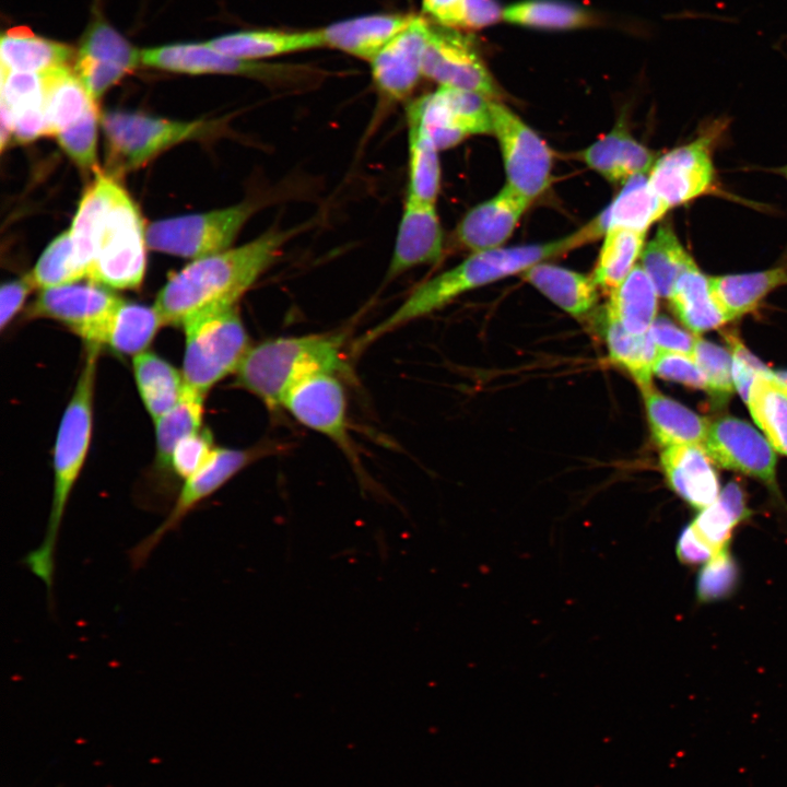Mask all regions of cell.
Masks as SVG:
<instances>
[{"instance_id":"cell-1","label":"cell","mask_w":787,"mask_h":787,"mask_svg":"<svg viewBox=\"0 0 787 787\" xmlns=\"http://www.w3.org/2000/svg\"><path fill=\"white\" fill-rule=\"evenodd\" d=\"M296 231L269 230L242 246L195 259L174 273L153 305L163 324L183 326L192 317L235 307Z\"/></svg>"},{"instance_id":"cell-2","label":"cell","mask_w":787,"mask_h":787,"mask_svg":"<svg viewBox=\"0 0 787 787\" xmlns=\"http://www.w3.org/2000/svg\"><path fill=\"white\" fill-rule=\"evenodd\" d=\"M591 231L588 224L574 234L548 243L500 247L473 252L456 267L415 287L392 314L356 342L355 350L365 348L381 336L411 320L437 310L467 291L512 274L522 273L537 263L594 240L597 237Z\"/></svg>"},{"instance_id":"cell-3","label":"cell","mask_w":787,"mask_h":787,"mask_svg":"<svg viewBox=\"0 0 787 787\" xmlns=\"http://www.w3.org/2000/svg\"><path fill=\"white\" fill-rule=\"evenodd\" d=\"M99 351V348L86 346L85 360L63 411L54 446V488L45 535L40 544L23 559L28 569L45 584L49 598L54 586L56 547L60 527L91 443Z\"/></svg>"},{"instance_id":"cell-4","label":"cell","mask_w":787,"mask_h":787,"mask_svg":"<svg viewBox=\"0 0 787 787\" xmlns=\"http://www.w3.org/2000/svg\"><path fill=\"white\" fill-rule=\"evenodd\" d=\"M341 334L280 337L250 346L238 365L234 385L258 397L270 410L296 381L315 373L343 374Z\"/></svg>"},{"instance_id":"cell-5","label":"cell","mask_w":787,"mask_h":787,"mask_svg":"<svg viewBox=\"0 0 787 787\" xmlns=\"http://www.w3.org/2000/svg\"><path fill=\"white\" fill-rule=\"evenodd\" d=\"M96 227L89 281L107 289H138L145 273V232L137 205L120 185Z\"/></svg>"},{"instance_id":"cell-6","label":"cell","mask_w":787,"mask_h":787,"mask_svg":"<svg viewBox=\"0 0 787 787\" xmlns=\"http://www.w3.org/2000/svg\"><path fill=\"white\" fill-rule=\"evenodd\" d=\"M181 374L185 386L202 396L234 374L250 348L248 334L232 307L188 319Z\"/></svg>"},{"instance_id":"cell-7","label":"cell","mask_w":787,"mask_h":787,"mask_svg":"<svg viewBox=\"0 0 787 787\" xmlns=\"http://www.w3.org/2000/svg\"><path fill=\"white\" fill-rule=\"evenodd\" d=\"M143 66L188 74H235L278 86H304L322 77L307 66L268 63L222 54L205 44H172L145 48L140 54Z\"/></svg>"},{"instance_id":"cell-8","label":"cell","mask_w":787,"mask_h":787,"mask_svg":"<svg viewBox=\"0 0 787 787\" xmlns=\"http://www.w3.org/2000/svg\"><path fill=\"white\" fill-rule=\"evenodd\" d=\"M110 158L119 171L139 167L166 149L211 132L213 122L177 121L137 113L107 111L102 116Z\"/></svg>"},{"instance_id":"cell-9","label":"cell","mask_w":787,"mask_h":787,"mask_svg":"<svg viewBox=\"0 0 787 787\" xmlns=\"http://www.w3.org/2000/svg\"><path fill=\"white\" fill-rule=\"evenodd\" d=\"M255 211L242 202L210 212L153 222L145 231L149 248L175 256L199 259L231 248L235 237Z\"/></svg>"},{"instance_id":"cell-10","label":"cell","mask_w":787,"mask_h":787,"mask_svg":"<svg viewBox=\"0 0 787 787\" xmlns=\"http://www.w3.org/2000/svg\"><path fill=\"white\" fill-rule=\"evenodd\" d=\"M491 122L503 157L506 185L532 202L551 181L550 148L513 110L493 99Z\"/></svg>"},{"instance_id":"cell-11","label":"cell","mask_w":787,"mask_h":787,"mask_svg":"<svg viewBox=\"0 0 787 787\" xmlns=\"http://www.w3.org/2000/svg\"><path fill=\"white\" fill-rule=\"evenodd\" d=\"M122 299L95 283L66 284L42 290L24 319H52L80 337L86 346L102 349L111 314Z\"/></svg>"},{"instance_id":"cell-12","label":"cell","mask_w":787,"mask_h":787,"mask_svg":"<svg viewBox=\"0 0 787 787\" xmlns=\"http://www.w3.org/2000/svg\"><path fill=\"white\" fill-rule=\"evenodd\" d=\"M260 455L261 450L258 447L247 449L215 447L208 461L185 480L166 518L130 550L132 567L143 566L169 531L175 530L202 501L215 493Z\"/></svg>"},{"instance_id":"cell-13","label":"cell","mask_w":787,"mask_h":787,"mask_svg":"<svg viewBox=\"0 0 787 787\" xmlns=\"http://www.w3.org/2000/svg\"><path fill=\"white\" fill-rule=\"evenodd\" d=\"M422 74L439 87L497 94L496 84L469 36L451 27L431 25L423 55Z\"/></svg>"},{"instance_id":"cell-14","label":"cell","mask_w":787,"mask_h":787,"mask_svg":"<svg viewBox=\"0 0 787 787\" xmlns=\"http://www.w3.org/2000/svg\"><path fill=\"white\" fill-rule=\"evenodd\" d=\"M491 102L490 97L474 92L439 87L413 103L441 151L469 136L492 132Z\"/></svg>"},{"instance_id":"cell-15","label":"cell","mask_w":787,"mask_h":787,"mask_svg":"<svg viewBox=\"0 0 787 787\" xmlns=\"http://www.w3.org/2000/svg\"><path fill=\"white\" fill-rule=\"evenodd\" d=\"M136 49L103 17H94L83 34L74 72L96 102L114 84L141 63Z\"/></svg>"},{"instance_id":"cell-16","label":"cell","mask_w":787,"mask_h":787,"mask_svg":"<svg viewBox=\"0 0 787 787\" xmlns=\"http://www.w3.org/2000/svg\"><path fill=\"white\" fill-rule=\"evenodd\" d=\"M702 447L717 466L776 484V450L747 421L724 416L709 423Z\"/></svg>"},{"instance_id":"cell-17","label":"cell","mask_w":787,"mask_h":787,"mask_svg":"<svg viewBox=\"0 0 787 787\" xmlns=\"http://www.w3.org/2000/svg\"><path fill=\"white\" fill-rule=\"evenodd\" d=\"M282 407L298 422L351 453L345 395L336 374L315 373L296 381L284 395Z\"/></svg>"},{"instance_id":"cell-18","label":"cell","mask_w":787,"mask_h":787,"mask_svg":"<svg viewBox=\"0 0 787 787\" xmlns=\"http://www.w3.org/2000/svg\"><path fill=\"white\" fill-rule=\"evenodd\" d=\"M710 139L706 137L676 148L653 165L648 181L670 209L707 192L714 181Z\"/></svg>"},{"instance_id":"cell-19","label":"cell","mask_w":787,"mask_h":787,"mask_svg":"<svg viewBox=\"0 0 787 787\" xmlns=\"http://www.w3.org/2000/svg\"><path fill=\"white\" fill-rule=\"evenodd\" d=\"M431 24L422 16L392 38L369 62L377 90L387 98L401 101L415 89L422 74L423 55Z\"/></svg>"},{"instance_id":"cell-20","label":"cell","mask_w":787,"mask_h":787,"mask_svg":"<svg viewBox=\"0 0 787 787\" xmlns=\"http://www.w3.org/2000/svg\"><path fill=\"white\" fill-rule=\"evenodd\" d=\"M443 255V230L435 204L407 196L386 280Z\"/></svg>"},{"instance_id":"cell-21","label":"cell","mask_w":787,"mask_h":787,"mask_svg":"<svg viewBox=\"0 0 787 787\" xmlns=\"http://www.w3.org/2000/svg\"><path fill=\"white\" fill-rule=\"evenodd\" d=\"M530 201L505 185L494 197L473 207L457 227V237L472 252L502 247Z\"/></svg>"},{"instance_id":"cell-22","label":"cell","mask_w":787,"mask_h":787,"mask_svg":"<svg viewBox=\"0 0 787 787\" xmlns=\"http://www.w3.org/2000/svg\"><path fill=\"white\" fill-rule=\"evenodd\" d=\"M660 462L670 489L694 508L703 509L717 500L718 475L702 445L666 447Z\"/></svg>"},{"instance_id":"cell-23","label":"cell","mask_w":787,"mask_h":787,"mask_svg":"<svg viewBox=\"0 0 787 787\" xmlns=\"http://www.w3.org/2000/svg\"><path fill=\"white\" fill-rule=\"evenodd\" d=\"M414 17L381 13L339 21L320 28L324 46L371 61Z\"/></svg>"},{"instance_id":"cell-24","label":"cell","mask_w":787,"mask_h":787,"mask_svg":"<svg viewBox=\"0 0 787 787\" xmlns=\"http://www.w3.org/2000/svg\"><path fill=\"white\" fill-rule=\"evenodd\" d=\"M585 163L607 180L624 184L647 174L656 162L653 151L635 140L622 121L582 152Z\"/></svg>"},{"instance_id":"cell-25","label":"cell","mask_w":787,"mask_h":787,"mask_svg":"<svg viewBox=\"0 0 787 787\" xmlns=\"http://www.w3.org/2000/svg\"><path fill=\"white\" fill-rule=\"evenodd\" d=\"M207 44L222 54L255 61L325 47L320 28L295 32L249 30L218 36Z\"/></svg>"},{"instance_id":"cell-26","label":"cell","mask_w":787,"mask_h":787,"mask_svg":"<svg viewBox=\"0 0 787 787\" xmlns=\"http://www.w3.org/2000/svg\"><path fill=\"white\" fill-rule=\"evenodd\" d=\"M669 208L651 189L648 176L631 177L611 204L590 222L598 237L613 227L646 233Z\"/></svg>"},{"instance_id":"cell-27","label":"cell","mask_w":787,"mask_h":787,"mask_svg":"<svg viewBox=\"0 0 787 787\" xmlns=\"http://www.w3.org/2000/svg\"><path fill=\"white\" fill-rule=\"evenodd\" d=\"M642 391L649 427L657 444L665 448L684 444H703L709 426L707 419L663 396L653 386Z\"/></svg>"},{"instance_id":"cell-28","label":"cell","mask_w":787,"mask_h":787,"mask_svg":"<svg viewBox=\"0 0 787 787\" xmlns=\"http://www.w3.org/2000/svg\"><path fill=\"white\" fill-rule=\"evenodd\" d=\"M521 274L554 304L576 317L590 312L598 299L592 277L563 267L540 262Z\"/></svg>"},{"instance_id":"cell-29","label":"cell","mask_w":787,"mask_h":787,"mask_svg":"<svg viewBox=\"0 0 787 787\" xmlns=\"http://www.w3.org/2000/svg\"><path fill=\"white\" fill-rule=\"evenodd\" d=\"M714 296L728 321L759 306L768 293L787 284V263L740 274L709 277Z\"/></svg>"},{"instance_id":"cell-30","label":"cell","mask_w":787,"mask_h":787,"mask_svg":"<svg viewBox=\"0 0 787 787\" xmlns=\"http://www.w3.org/2000/svg\"><path fill=\"white\" fill-rule=\"evenodd\" d=\"M1 69L44 73L67 66L73 57L68 45L38 36L27 27H13L0 40Z\"/></svg>"},{"instance_id":"cell-31","label":"cell","mask_w":787,"mask_h":787,"mask_svg":"<svg viewBox=\"0 0 787 787\" xmlns=\"http://www.w3.org/2000/svg\"><path fill=\"white\" fill-rule=\"evenodd\" d=\"M48 136H57L97 107L77 73L61 66L42 73Z\"/></svg>"},{"instance_id":"cell-32","label":"cell","mask_w":787,"mask_h":787,"mask_svg":"<svg viewBox=\"0 0 787 787\" xmlns=\"http://www.w3.org/2000/svg\"><path fill=\"white\" fill-rule=\"evenodd\" d=\"M669 299L679 319L696 334L728 321L714 296L709 277L696 265L681 274Z\"/></svg>"},{"instance_id":"cell-33","label":"cell","mask_w":787,"mask_h":787,"mask_svg":"<svg viewBox=\"0 0 787 787\" xmlns=\"http://www.w3.org/2000/svg\"><path fill=\"white\" fill-rule=\"evenodd\" d=\"M132 371L140 398L153 421L180 400L185 389L183 374L160 355L150 351L137 354Z\"/></svg>"},{"instance_id":"cell-34","label":"cell","mask_w":787,"mask_h":787,"mask_svg":"<svg viewBox=\"0 0 787 787\" xmlns=\"http://www.w3.org/2000/svg\"><path fill=\"white\" fill-rule=\"evenodd\" d=\"M118 186L113 176L97 172L80 200L69 234L73 265L81 279L86 278L94 257L97 222Z\"/></svg>"},{"instance_id":"cell-35","label":"cell","mask_w":787,"mask_h":787,"mask_svg":"<svg viewBox=\"0 0 787 787\" xmlns=\"http://www.w3.org/2000/svg\"><path fill=\"white\" fill-rule=\"evenodd\" d=\"M658 296L650 278L641 265H636L611 292L604 313L627 331L643 334L649 331L657 317Z\"/></svg>"},{"instance_id":"cell-36","label":"cell","mask_w":787,"mask_h":787,"mask_svg":"<svg viewBox=\"0 0 787 787\" xmlns=\"http://www.w3.org/2000/svg\"><path fill=\"white\" fill-rule=\"evenodd\" d=\"M163 325L154 306L122 299L107 324L104 345L120 356H136L148 349Z\"/></svg>"},{"instance_id":"cell-37","label":"cell","mask_w":787,"mask_h":787,"mask_svg":"<svg viewBox=\"0 0 787 787\" xmlns=\"http://www.w3.org/2000/svg\"><path fill=\"white\" fill-rule=\"evenodd\" d=\"M409 189L408 195L436 203L441 183L438 149L426 130L414 103L408 107Z\"/></svg>"},{"instance_id":"cell-38","label":"cell","mask_w":787,"mask_h":787,"mask_svg":"<svg viewBox=\"0 0 787 787\" xmlns=\"http://www.w3.org/2000/svg\"><path fill=\"white\" fill-rule=\"evenodd\" d=\"M641 262L658 295L667 298H670L681 274L696 265L668 224H661L644 246Z\"/></svg>"},{"instance_id":"cell-39","label":"cell","mask_w":787,"mask_h":787,"mask_svg":"<svg viewBox=\"0 0 787 787\" xmlns=\"http://www.w3.org/2000/svg\"><path fill=\"white\" fill-rule=\"evenodd\" d=\"M602 324L610 359L626 369L642 390L650 387L659 350L649 331L643 334L632 333L606 313Z\"/></svg>"},{"instance_id":"cell-40","label":"cell","mask_w":787,"mask_h":787,"mask_svg":"<svg viewBox=\"0 0 787 787\" xmlns=\"http://www.w3.org/2000/svg\"><path fill=\"white\" fill-rule=\"evenodd\" d=\"M203 400L204 396L185 386L178 403L154 421L156 474L167 475L171 472L172 454L177 443L202 428Z\"/></svg>"},{"instance_id":"cell-41","label":"cell","mask_w":787,"mask_h":787,"mask_svg":"<svg viewBox=\"0 0 787 787\" xmlns=\"http://www.w3.org/2000/svg\"><path fill=\"white\" fill-rule=\"evenodd\" d=\"M749 515L742 488L731 481L690 525L716 555L728 550L733 529Z\"/></svg>"},{"instance_id":"cell-42","label":"cell","mask_w":787,"mask_h":787,"mask_svg":"<svg viewBox=\"0 0 787 787\" xmlns=\"http://www.w3.org/2000/svg\"><path fill=\"white\" fill-rule=\"evenodd\" d=\"M773 448L787 456V386L772 375H757L745 402Z\"/></svg>"},{"instance_id":"cell-43","label":"cell","mask_w":787,"mask_h":787,"mask_svg":"<svg viewBox=\"0 0 787 787\" xmlns=\"http://www.w3.org/2000/svg\"><path fill=\"white\" fill-rule=\"evenodd\" d=\"M592 279L598 287L610 293L616 289L636 266L644 249L646 233L613 227L604 234Z\"/></svg>"},{"instance_id":"cell-44","label":"cell","mask_w":787,"mask_h":787,"mask_svg":"<svg viewBox=\"0 0 787 787\" xmlns=\"http://www.w3.org/2000/svg\"><path fill=\"white\" fill-rule=\"evenodd\" d=\"M509 23L543 30H572L592 25L594 14L561 0H526L503 10Z\"/></svg>"},{"instance_id":"cell-45","label":"cell","mask_w":787,"mask_h":787,"mask_svg":"<svg viewBox=\"0 0 787 787\" xmlns=\"http://www.w3.org/2000/svg\"><path fill=\"white\" fill-rule=\"evenodd\" d=\"M30 275L35 286L42 290L72 284L81 280L73 265L69 231L58 235L46 247Z\"/></svg>"},{"instance_id":"cell-46","label":"cell","mask_w":787,"mask_h":787,"mask_svg":"<svg viewBox=\"0 0 787 787\" xmlns=\"http://www.w3.org/2000/svg\"><path fill=\"white\" fill-rule=\"evenodd\" d=\"M693 360L707 380V391L716 400L725 401L733 391L732 353L725 348L696 338Z\"/></svg>"},{"instance_id":"cell-47","label":"cell","mask_w":787,"mask_h":787,"mask_svg":"<svg viewBox=\"0 0 787 787\" xmlns=\"http://www.w3.org/2000/svg\"><path fill=\"white\" fill-rule=\"evenodd\" d=\"M97 107L60 131L56 138L61 149L81 168L95 166L97 141Z\"/></svg>"},{"instance_id":"cell-48","label":"cell","mask_w":787,"mask_h":787,"mask_svg":"<svg viewBox=\"0 0 787 787\" xmlns=\"http://www.w3.org/2000/svg\"><path fill=\"white\" fill-rule=\"evenodd\" d=\"M737 567L728 550L714 555L698 574L696 595L702 602L724 598L735 587Z\"/></svg>"},{"instance_id":"cell-49","label":"cell","mask_w":787,"mask_h":787,"mask_svg":"<svg viewBox=\"0 0 787 787\" xmlns=\"http://www.w3.org/2000/svg\"><path fill=\"white\" fill-rule=\"evenodd\" d=\"M214 448L213 436L208 427L184 437L173 450L171 472L187 480L208 461Z\"/></svg>"},{"instance_id":"cell-50","label":"cell","mask_w":787,"mask_h":787,"mask_svg":"<svg viewBox=\"0 0 787 787\" xmlns=\"http://www.w3.org/2000/svg\"><path fill=\"white\" fill-rule=\"evenodd\" d=\"M1 101L12 111L34 105H45L42 73L1 69Z\"/></svg>"},{"instance_id":"cell-51","label":"cell","mask_w":787,"mask_h":787,"mask_svg":"<svg viewBox=\"0 0 787 787\" xmlns=\"http://www.w3.org/2000/svg\"><path fill=\"white\" fill-rule=\"evenodd\" d=\"M654 374L691 388L707 390L706 377L690 355L659 352L654 365Z\"/></svg>"},{"instance_id":"cell-52","label":"cell","mask_w":787,"mask_h":787,"mask_svg":"<svg viewBox=\"0 0 787 787\" xmlns=\"http://www.w3.org/2000/svg\"><path fill=\"white\" fill-rule=\"evenodd\" d=\"M649 334L659 352L679 353L692 356L696 336L678 327L666 316H657Z\"/></svg>"},{"instance_id":"cell-53","label":"cell","mask_w":787,"mask_h":787,"mask_svg":"<svg viewBox=\"0 0 787 787\" xmlns=\"http://www.w3.org/2000/svg\"><path fill=\"white\" fill-rule=\"evenodd\" d=\"M34 287L36 286L30 273L2 284L0 289V328L2 331L23 307Z\"/></svg>"},{"instance_id":"cell-54","label":"cell","mask_w":787,"mask_h":787,"mask_svg":"<svg viewBox=\"0 0 787 787\" xmlns=\"http://www.w3.org/2000/svg\"><path fill=\"white\" fill-rule=\"evenodd\" d=\"M13 113V139L19 143H27L48 136L45 105H34Z\"/></svg>"},{"instance_id":"cell-55","label":"cell","mask_w":787,"mask_h":787,"mask_svg":"<svg viewBox=\"0 0 787 787\" xmlns=\"http://www.w3.org/2000/svg\"><path fill=\"white\" fill-rule=\"evenodd\" d=\"M466 0H422L424 12L437 25L446 27H465Z\"/></svg>"},{"instance_id":"cell-56","label":"cell","mask_w":787,"mask_h":787,"mask_svg":"<svg viewBox=\"0 0 787 787\" xmlns=\"http://www.w3.org/2000/svg\"><path fill=\"white\" fill-rule=\"evenodd\" d=\"M676 553L683 564H700L708 562L715 554L713 550L697 536L691 525L681 532L676 547Z\"/></svg>"},{"instance_id":"cell-57","label":"cell","mask_w":787,"mask_h":787,"mask_svg":"<svg viewBox=\"0 0 787 787\" xmlns=\"http://www.w3.org/2000/svg\"><path fill=\"white\" fill-rule=\"evenodd\" d=\"M503 17L496 0H466L465 27L481 28L489 26Z\"/></svg>"},{"instance_id":"cell-58","label":"cell","mask_w":787,"mask_h":787,"mask_svg":"<svg viewBox=\"0 0 787 787\" xmlns=\"http://www.w3.org/2000/svg\"><path fill=\"white\" fill-rule=\"evenodd\" d=\"M759 374L739 357L732 355L733 386L740 397L747 402L751 387Z\"/></svg>"},{"instance_id":"cell-59","label":"cell","mask_w":787,"mask_h":787,"mask_svg":"<svg viewBox=\"0 0 787 787\" xmlns=\"http://www.w3.org/2000/svg\"><path fill=\"white\" fill-rule=\"evenodd\" d=\"M1 128H0V148L1 151L5 149V145L9 143L10 139L13 137V125H14V117L11 108L1 101Z\"/></svg>"},{"instance_id":"cell-60","label":"cell","mask_w":787,"mask_h":787,"mask_svg":"<svg viewBox=\"0 0 787 787\" xmlns=\"http://www.w3.org/2000/svg\"><path fill=\"white\" fill-rule=\"evenodd\" d=\"M774 374H775V377L780 383H783L784 385L787 386V371H777V372H774Z\"/></svg>"},{"instance_id":"cell-61","label":"cell","mask_w":787,"mask_h":787,"mask_svg":"<svg viewBox=\"0 0 787 787\" xmlns=\"http://www.w3.org/2000/svg\"><path fill=\"white\" fill-rule=\"evenodd\" d=\"M784 174H785L786 177H787V166H786L785 169H784Z\"/></svg>"}]
</instances>
